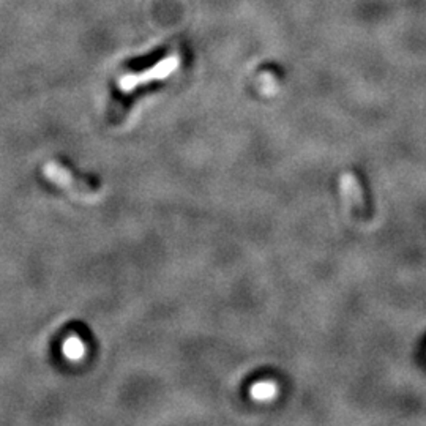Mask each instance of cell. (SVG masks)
Masks as SVG:
<instances>
[{"label":"cell","mask_w":426,"mask_h":426,"mask_svg":"<svg viewBox=\"0 0 426 426\" xmlns=\"http://www.w3.org/2000/svg\"><path fill=\"white\" fill-rule=\"evenodd\" d=\"M43 172H44V177L48 178L49 182L61 186V188L66 190L75 196L90 197V196H95L99 191L97 183H92L90 181H87V178L75 176L68 168H65V166L59 164L56 162H51L46 164Z\"/></svg>","instance_id":"1"},{"label":"cell","mask_w":426,"mask_h":426,"mask_svg":"<svg viewBox=\"0 0 426 426\" xmlns=\"http://www.w3.org/2000/svg\"><path fill=\"white\" fill-rule=\"evenodd\" d=\"M176 66H177L176 59H168V61L158 63L157 66H153V68H150L147 71L139 73V75L123 76L121 81H118V87H121L122 92H131L133 89L138 87L139 84H144L147 81H153V79L168 76L169 73L176 68Z\"/></svg>","instance_id":"2"},{"label":"cell","mask_w":426,"mask_h":426,"mask_svg":"<svg viewBox=\"0 0 426 426\" xmlns=\"http://www.w3.org/2000/svg\"><path fill=\"white\" fill-rule=\"evenodd\" d=\"M276 395V385L274 382H257L251 389V396L257 401H269Z\"/></svg>","instance_id":"3"},{"label":"cell","mask_w":426,"mask_h":426,"mask_svg":"<svg viewBox=\"0 0 426 426\" xmlns=\"http://www.w3.org/2000/svg\"><path fill=\"white\" fill-rule=\"evenodd\" d=\"M65 355L70 357V358H81L84 355V344L81 339H79L78 336H71L66 339L65 343Z\"/></svg>","instance_id":"4"}]
</instances>
